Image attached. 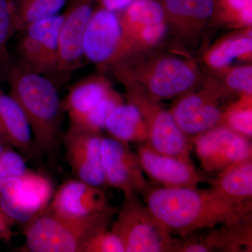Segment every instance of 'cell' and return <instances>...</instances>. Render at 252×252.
<instances>
[{"mask_svg": "<svg viewBox=\"0 0 252 252\" xmlns=\"http://www.w3.org/2000/svg\"><path fill=\"white\" fill-rule=\"evenodd\" d=\"M230 130L251 140L252 137V94H242L235 103L225 109L221 124Z\"/></svg>", "mask_w": 252, "mask_h": 252, "instance_id": "83f0119b", "label": "cell"}, {"mask_svg": "<svg viewBox=\"0 0 252 252\" xmlns=\"http://www.w3.org/2000/svg\"><path fill=\"white\" fill-rule=\"evenodd\" d=\"M16 222L6 215L0 207V240L9 242L12 237V227Z\"/></svg>", "mask_w": 252, "mask_h": 252, "instance_id": "d6a6232c", "label": "cell"}, {"mask_svg": "<svg viewBox=\"0 0 252 252\" xmlns=\"http://www.w3.org/2000/svg\"><path fill=\"white\" fill-rule=\"evenodd\" d=\"M94 0H69L59 34L56 74L69 77L85 59L83 43L89 20L92 16Z\"/></svg>", "mask_w": 252, "mask_h": 252, "instance_id": "7c38bea8", "label": "cell"}, {"mask_svg": "<svg viewBox=\"0 0 252 252\" xmlns=\"http://www.w3.org/2000/svg\"><path fill=\"white\" fill-rule=\"evenodd\" d=\"M112 65L117 78L133 81L157 101L179 97L190 91L199 80L193 61L175 56L158 58L142 69L124 60Z\"/></svg>", "mask_w": 252, "mask_h": 252, "instance_id": "277c9868", "label": "cell"}, {"mask_svg": "<svg viewBox=\"0 0 252 252\" xmlns=\"http://www.w3.org/2000/svg\"><path fill=\"white\" fill-rule=\"evenodd\" d=\"M122 39L120 21L114 11L103 8L94 11L84 34V58L99 67L112 65L117 61Z\"/></svg>", "mask_w": 252, "mask_h": 252, "instance_id": "5bb4252c", "label": "cell"}, {"mask_svg": "<svg viewBox=\"0 0 252 252\" xmlns=\"http://www.w3.org/2000/svg\"><path fill=\"white\" fill-rule=\"evenodd\" d=\"M54 193L49 177L29 169L22 175L0 180V207L16 223H26L42 212Z\"/></svg>", "mask_w": 252, "mask_h": 252, "instance_id": "52a82bcc", "label": "cell"}, {"mask_svg": "<svg viewBox=\"0 0 252 252\" xmlns=\"http://www.w3.org/2000/svg\"><path fill=\"white\" fill-rule=\"evenodd\" d=\"M123 102L124 99L122 96L113 89L84 116L69 122V127L89 133L100 134L102 129H104L111 113Z\"/></svg>", "mask_w": 252, "mask_h": 252, "instance_id": "cb8c5ba5", "label": "cell"}, {"mask_svg": "<svg viewBox=\"0 0 252 252\" xmlns=\"http://www.w3.org/2000/svg\"><path fill=\"white\" fill-rule=\"evenodd\" d=\"M18 32L16 0H0V82L6 80L12 64L8 43Z\"/></svg>", "mask_w": 252, "mask_h": 252, "instance_id": "d4e9b609", "label": "cell"}, {"mask_svg": "<svg viewBox=\"0 0 252 252\" xmlns=\"http://www.w3.org/2000/svg\"><path fill=\"white\" fill-rule=\"evenodd\" d=\"M112 90L109 81L102 76H91L79 81L63 102L69 122L84 116Z\"/></svg>", "mask_w": 252, "mask_h": 252, "instance_id": "7402d4cb", "label": "cell"}, {"mask_svg": "<svg viewBox=\"0 0 252 252\" xmlns=\"http://www.w3.org/2000/svg\"><path fill=\"white\" fill-rule=\"evenodd\" d=\"M104 129L109 137L124 143L142 144L148 141L147 125L138 109L130 102L119 104L111 113Z\"/></svg>", "mask_w": 252, "mask_h": 252, "instance_id": "44dd1931", "label": "cell"}, {"mask_svg": "<svg viewBox=\"0 0 252 252\" xmlns=\"http://www.w3.org/2000/svg\"><path fill=\"white\" fill-rule=\"evenodd\" d=\"M144 203L170 234L180 237L243 220L252 203L229 201L213 189H167L149 185Z\"/></svg>", "mask_w": 252, "mask_h": 252, "instance_id": "6da1fadb", "label": "cell"}, {"mask_svg": "<svg viewBox=\"0 0 252 252\" xmlns=\"http://www.w3.org/2000/svg\"><path fill=\"white\" fill-rule=\"evenodd\" d=\"M111 230L120 239L125 252H173L175 237L138 195L124 197Z\"/></svg>", "mask_w": 252, "mask_h": 252, "instance_id": "5b68a950", "label": "cell"}, {"mask_svg": "<svg viewBox=\"0 0 252 252\" xmlns=\"http://www.w3.org/2000/svg\"><path fill=\"white\" fill-rule=\"evenodd\" d=\"M101 134L68 128L63 135L66 157L76 179L102 187L106 185L102 168Z\"/></svg>", "mask_w": 252, "mask_h": 252, "instance_id": "9a60e30c", "label": "cell"}, {"mask_svg": "<svg viewBox=\"0 0 252 252\" xmlns=\"http://www.w3.org/2000/svg\"><path fill=\"white\" fill-rule=\"evenodd\" d=\"M0 137H2V138H3V139H4V140L5 141H6V140H5V138H4V135H3L2 132H1V129H0ZM6 143H7V142H6ZM7 144H8V143H7Z\"/></svg>", "mask_w": 252, "mask_h": 252, "instance_id": "d590c367", "label": "cell"}, {"mask_svg": "<svg viewBox=\"0 0 252 252\" xmlns=\"http://www.w3.org/2000/svg\"><path fill=\"white\" fill-rule=\"evenodd\" d=\"M210 188L233 203H252V158L220 172Z\"/></svg>", "mask_w": 252, "mask_h": 252, "instance_id": "d6986e66", "label": "cell"}, {"mask_svg": "<svg viewBox=\"0 0 252 252\" xmlns=\"http://www.w3.org/2000/svg\"><path fill=\"white\" fill-rule=\"evenodd\" d=\"M252 51V35L238 36L222 41L207 51L205 61L210 67L220 69L235 59L250 56Z\"/></svg>", "mask_w": 252, "mask_h": 252, "instance_id": "484cf974", "label": "cell"}, {"mask_svg": "<svg viewBox=\"0 0 252 252\" xmlns=\"http://www.w3.org/2000/svg\"><path fill=\"white\" fill-rule=\"evenodd\" d=\"M28 170L26 159L12 147H6L0 154V180L22 175Z\"/></svg>", "mask_w": 252, "mask_h": 252, "instance_id": "4dcf8cb0", "label": "cell"}, {"mask_svg": "<svg viewBox=\"0 0 252 252\" xmlns=\"http://www.w3.org/2000/svg\"><path fill=\"white\" fill-rule=\"evenodd\" d=\"M135 153L144 175L159 187L198 188L203 181L192 162L157 152L147 142L139 144Z\"/></svg>", "mask_w": 252, "mask_h": 252, "instance_id": "4fadbf2b", "label": "cell"}, {"mask_svg": "<svg viewBox=\"0 0 252 252\" xmlns=\"http://www.w3.org/2000/svg\"><path fill=\"white\" fill-rule=\"evenodd\" d=\"M6 80L9 82L10 94L27 117L39 152L48 154L57 152L63 143L65 111L54 82L45 75L14 62Z\"/></svg>", "mask_w": 252, "mask_h": 252, "instance_id": "7a4b0ae2", "label": "cell"}, {"mask_svg": "<svg viewBox=\"0 0 252 252\" xmlns=\"http://www.w3.org/2000/svg\"><path fill=\"white\" fill-rule=\"evenodd\" d=\"M226 94L224 88L210 83L198 91L179 96L169 111L182 132L191 138L220 125L224 110L220 100Z\"/></svg>", "mask_w": 252, "mask_h": 252, "instance_id": "ba28073f", "label": "cell"}, {"mask_svg": "<svg viewBox=\"0 0 252 252\" xmlns=\"http://www.w3.org/2000/svg\"><path fill=\"white\" fill-rule=\"evenodd\" d=\"M204 171L219 174L238 162L252 158L251 140L219 125L190 138Z\"/></svg>", "mask_w": 252, "mask_h": 252, "instance_id": "9c48e42d", "label": "cell"}, {"mask_svg": "<svg viewBox=\"0 0 252 252\" xmlns=\"http://www.w3.org/2000/svg\"><path fill=\"white\" fill-rule=\"evenodd\" d=\"M101 155L106 185L122 190L124 197L142 195L150 185L128 144L102 137Z\"/></svg>", "mask_w": 252, "mask_h": 252, "instance_id": "8fae6325", "label": "cell"}, {"mask_svg": "<svg viewBox=\"0 0 252 252\" xmlns=\"http://www.w3.org/2000/svg\"><path fill=\"white\" fill-rule=\"evenodd\" d=\"M230 21L252 26V0H215V10Z\"/></svg>", "mask_w": 252, "mask_h": 252, "instance_id": "f1b7e54d", "label": "cell"}, {"mask_svg": "<svg viewBox=\"0 0 252 252\" xmlns=\"http://www.w3.org/2000/svg\"><path fill=\"white\" fill-rule=\"evenodd\" d=\"M165 18L161 4L155 0H135L126 7L122 17L119 18L122 39L117 61L124 56L131 41L142 30L165 21Z\"/></svg>", "mask_w": 252, "mask_h": 252, "instance_id": "ac0fdd59", "label": "cell"}, {"mask_svg": "<svg viewBox=\"0 0 252 252\" xmlns=\"http://www.w3.org/2000/svg\"><path fill=\"white\" fill-rule=\"evenodd\" d=\"M47 207L63 216L81 217L106 211L113 207L109 205L102 187L74 179L60 186Z\"/></svg>", "mask_w": 252, "mask_h": 252, "instance_id": "2e32d148", "label": "cell"}, {"mask_svg": "<svg viewBox=\"0 0 252 252\" xmlns=\"http://www.w3.org/2000/svg\"><path fill=\"white\" fill-rule=\"evenodd\" d=\"M125 86L127 102L135 105L147 125V143L160 153L190 160L192 142L177 126L170 111H167L133 81L118 78Z\"/></svg>", "mask_w": 252, "mask_h": 252, "instance_id": "8992f818", "label": "cell"}, {"mask_svg": "<svg viewBox=\"0 0 252 252\" xmlns=\"http://www.w3.org/2000/svg\"><path fill=\"white\" fill-rule=\"evenodd\" d=\"M7 147H10L9 144L6 143V141L2 138V137H0V154L4 151L5 148H6Z\"/></svg>", "mask_w": 252, "mask_h": 252, "instance_id": "e575fe53", "label": "cell"}, {"mask_svg": "<svg viewBox=\"0 0 252 252\" xmlns=\"http://www.w3.org/2000/svg\"><path fill=\"white\" fill-rule=\"evenodd\" d=\"M18 32L30 23L57 15L67 0H16Z\"/></svg>", "mask_w": 252, "mask_h": 252, "instance_id": "4316f807", "label": "cell"}, {"mask_svg": "<svg viewBox=\"0 0 252 252\" xmlns=\"http://www.w3.org/2000/svg\"><path fill=\"white\" fill-rule=\"evenodd\" d=\"M63 15L30 23L21 31L18 44L20 63L43 75L56 72L59 34Z\"/></svg>", "mask_w": 252, "mask_h": 252, "instance_id": "30bf717a", "label": "cell"}, {"mask_svg": "<svg viewBox=\"0 0 252 252\" xmlns=\"http://www.w3.org/2000/svg\"><path fill=\"white\" fill-rule=\"evenodd\" d=\"M117 208L81 217L63 216L47 207L26 222L23 233L32 252H80L91 236L107 229Z\"/></svg>", "mask_w": 252, "mask_h": 252, "instance_id": "3957f363", "label": "cell"}, {"mask_svg": "<svg viewBox=\"0 0 252 252\" xmlns=\"http://www.w3.org/2000/svg\"><path fill=\"white\" fill-rule=\"evenodd\" d=\"M165 16L182 24L205 23L215 13V0H162Z\"/></svg>", "mask_w": 252, "mask_h": 252, "instance_id": "603a6c76", "label": "cell"}, {"mask_svg": "<svg viewBox=\"0 0 252 252\" xmlns=\"http://www.w3.org/2000/svg\"><path fill=\"white\" fill-rule=\"evenodd\" d=\"M203 237L210 252H252V214L238 221L210 228Z\"/></svg>", "mask_w": 252, "mask_h": 252, "instance_id": "ffe728a7", "label": "cell"}, {"mask_svg": "<svg viewBox=\"0 0 252 252\" xmlns=\"http://www.w3.org/2000/svg\"><path fill=\"white\" fill-rule=\"evenodd\" d=\"M0 129L10 147L26 159L40 154L36 148L27 117L17 101L0 86Z\"/></svg>", "mask_w": 252, "mask_h": 252, "instance_id": "e0dca14e", "label": "cell"}, {"mask_svg": "<svg viewBox=\"0 0 252 252\" xmlns=\"http://www.w3.org/2000/svg\"><path fill=\"white\" fill-rule=\"evenodd\" d=\"M135 0H100L103 9L116 11L125 9Z\"/></svg>", "mask_w": 252, "mask_h": 252, "instance_id": "836d02e7", "label": "cell"}, {"mask_svg": "<svg viewBox=\"0 0 252 252\" xmlns=\"http://www.w3.org/2000/svg\"><path fill=\"white\" fill-rule=\"evenodd\" d=\"M80 252H125L122 241L112 230L104 229L91 236Z\"/></svg>", "mask_w": 252, "mask_h": 252, "instance_id": "f546056e", "label": "cell"}, {"mask_svg": "<svg viewBox=\"0 0 252 252\" xmlns=\"http://www.w3.org/2000/svg\"><path fill=\"white\" fill-rule=\"evenodd\" d=\"M225 83L230 90L242 94H252V65L240 66L230 69L225 75Z\"/></svg>", "mask_w": 252, "mask_h": 252, "instance_id": "1f68e13d", "label": "cell"}]
</instances>
